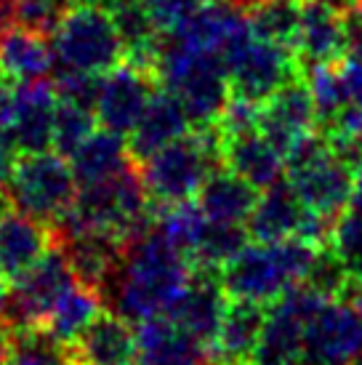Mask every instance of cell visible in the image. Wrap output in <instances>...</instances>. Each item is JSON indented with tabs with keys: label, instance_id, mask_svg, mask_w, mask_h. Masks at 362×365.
I'll use <instances>...</instances> for the list:
<instances>
[{
	"label": "cell",
	"instance_id": "32",
	"mask_svg": "<svg viewBox=\"0 0 362 365\" xmlns=\"http://www.w3.org/2000/svg\"><path fill=\"white\" fill-rule=\"evenodd\" d=\"M301 11L304 0H264L248 11L253 35L293 48L299 24H301Z\"/></svg>",
	"mask_w": 362,
	"mask_h": 365
},
{
	"label": "cell",
	"instance_id": "17",
	"mask_svg": "<svg viewBox=\"0 0 362 365\" xmlns=\"http://www.w3.org/2000/svg\"><path fill=\"white\" fill-rule=\"evenodd\" d=\"M70 365H136L139 339L131 323L115 312H101L72 344Z\"/></svg>",
	"mask_w": 362,
	"mask_h": 365
},
{
	"label": "cell",
	"instance_id": "11",
	"mask_svg": "<svg viewBox=\"0 0 362 365\" xmlns=\"http://www.w3.org/2000/svg\"><path fill=\"white\" fill-rule=\"evenodd\" d=\"M299 56L291 46L262 41L253 35L240 53L229 61L232 93L264 104L274 91H280L288 81L296 78Z\"/></svg>",
	"mask_w": 362,
	"mask_h": 365
},
{
	"label": "cell",
	"instance_id": "31",
	"mask_svg": "<svg viewBox=\"0 0 362 365\" xmlns=\"http://www.w3.org/2000/svg\"><path fill=\"white\" fill-rule=\"evenodd\" d=\"M245 243H248V227L245 224H224L208 219L190 259L195 264V269L222 272L224 264L229 262Z\"/></svg>",
	"mask_w": 362,
	"mask_h": 365
},
{
	"label": "cell",
	"instance_id": "18",
	"mask_svg": "<svg viewBox=\"0 0 362 365\" xmlns=\"http://www.w3.org/2000/svg\"><path fill=\"white\" fill-rule=\"evenodd\" d=\"M299 56V67L306 64H328L341 61L346 53V32H343V14L325 3L304 0L301 24L293 43Z\"/></svg>",
	"mask_w": 362,
	"mask_h": 365
},
{
	"label": "cell",
	"instance_id": "41",
	"mask_svg": "<svg viewBox=\"0 0 362 365\" xmlns=\"http://www.w3.org/2000/svg\"><path fill=\"white\" fill-rule=\"evenodd\" d=\"M219 131L224 133V139L229 136H240V133H251L262 128V104L232 93V99L224 107L222 118L216 120Z\"/></svg>",
	"mask_w": 362,
	"mask_h": 365
},
{
	"label": "cell",
	"instance_id": "3",
	"mask_svg": "<svg viewBox=\"0 0 362 365\" xmlns=\"http://www.w3.org/2000/svg\"><path fill=\"white\" fill-rule=\"evenodd\" d=\"M155 81H160L184 104L195 125L216 123L232 99L227 61L216 53L197 51V48L173 41L168 32H162L160 38Z\"/></svg>",
	"mask_w": 362,
	"mask_h": 365
},
{
	"label": "cell",
	"instance_id": "14",
	"mask_svg": "<svg viewBox=\"0 0 362 365\" xmlns=\"http://www.w3.org/2000/svg\"><path fill=\"white\" fill-rule=\"evenodd\" d=\"M229 302L232 299L224 291L219 274L211 269H195L190 285L184 288V294L165 317L195 341L211 346L224 323Z\"/></svg>",
	"mask_w": 362,
	"mask_h": 365
},
{
	"label": "cell",
	"instance_id": "13",
	"mask_svg": "<svg viewBox=\"0 0 362 365\" xmlns=\"http://www.w3.org/2000/svg\"><path fill=\"white\" fill-rule=\"evenodd\" d=\"M56 104H59L56 86L46 78L14 86V118L9 131L3 133V139L14 147V153H46L53 147Z\"/></svg>",
	"mask_w": 362,
	"mask_h": 365
},
{
	"label": "cell",
	"instance_id": "53",
	"mask_svg": "<svg viewBox=\"0 0 362 365\" xmlns=\"http://www.w3.org/2000/svg\"><path fill=\"white\" fill-rule=\"evenodd\" d=\"M234 3H237V6H242V9L251 11L253 6H259V3H264V0H234Z\"/></svg>",
	"mask_w": 362,
	"mask_h": 365
},
{
	"label": "cell",
	"instance_id": "10",
	"mask_svg": "<svg viewBox=\"0 0 362 365\" xmlns=\"http://www.w3.org/2000/svg\"><path fill=\"white\" fill-rule=\"evenodd\" d=\"M362 352V314L349 302L328 299L304 328V363L349 365Z\"/></svg>",
	"mask_w": 362,
	"mask_h": 365
},
{
	"label": "cell",
	"instance_id": "48",
	"mask_svg": "<svg viewBox=\"0 0 362 365\" xmlns=\"http://www.w3.org/2000/svg\"><path fill=\"white\" fill-rule=\"evenodd\" d=\"M75 6H93V9H115L118 3H123V0H72Z\"/></svg>",
	"mask_w": 362,
	"mask_h": 365
},
{
	"label": "cell",
	"instance_id": "52",
	"mask_svg": "<svg viewBox=\"0 0 362 365\" xmlns=\"http://www.w3.org/2000/svg\"><path fill=\"white\" fill-rule=\"evenodd\" d=\"M11 208H14V205H11L9 195H3V192H0V219H3V216H6V213L11 211Z\"/></svg>",
	"mask_w": 362,
	"mask_h": 365
},
{
	"label": "cell",
	"instance_id": "23",
	"mask_svg": "<svg viewBox=\"0 0 362 365\" xmlns=\"http://www.w3.org/2000/svg\"><path fill=\"white\" fill-rule=\"evenodd\" d=\"M51 245L53 237L48 224L38 222L16 208H11L0 219V267L11 280L27 272L35 262H41Z\"/></svg>",
	"mask_w": 362,
	"mask_h": 365
},
{
	"label": "cell",
	"instance_id": "8",
	"mask_svg": "<svg viewBox=\"0 0 362 365\" xmlns=\"http://www.w3.org/2000/svg\"><path fill=\"white\" fill-rule=\"evenodd\" d=\"M75 283H78V277L72 272L64 251L59 245H51L41 262H35L27 272H21L19 277L11 280L9 296L0 307V314L19 334L43 328L53 304Z\"/></svg>",
	"mask_w": 362,
	"mask_h": 365
},
{
	"label": "cell",
	"instance_id": "45",
	"mask_svg": "<svg viewBox=\"0 0 362 365\" xmlns=\"http://www.w3.org/2000/svg\"><path fill=\"white\" fill-rule=\"evenodd\" d=\"M16 339H19V331L0 314V365L9 363V357L14 355V346H16Z\"/></svg>",
	"mask_w": 362,
	"mask_h": 365
},
{
	"label": "cell",
	"instance_id": "28",
	"mask_svg": "<svg viewBox=\"0 0 362 365\" xmlns=\"http://www.w3.org/2000/svg\"><path fill=\"white\" fill-rule=\"evenodd\" d=\"M304 328L306 320L291 312L280 302H272L267 309L262 339L253 349L248 365H299L304 363Z\"/></svg>",
	"mask_w": 362,
	"mask_h": 365
},
{
	"label": "cell",
	"instance_id": "6",
	"mask_svg": "<svg viewBox=\"0 0 362 365\" xmlns=\"http://www.w3.org/2000/svg\"><path fill=\"white\" fill-rule=\"evenodd\" d=\"M6 195L16 211L53 227L75 203L78 182L70 160L56 150L27 153L14 160Z\"/></svg>",
	"mask_w": 362,
	"mask_h": 365
},
{
	"label": "cell",
	"instance_id": "40",
	"mask_svg": "<svg viewBox=\"0 0 362 365\" xmlns=\"http://www.w3.org/2000/svg\"><path fill=\"white\" fill-rule=\"evenodd\" d=\"M53 86H56L59 99L86 104V107H96L101 75H93V72H81V70H64V67H53Z\"/></svg>",
	"mask_w": 362,
	"mask_h": 365
},
{
	"label": "cell",
	"instance_id": "55",
	"mask_svg": "<svg viewBox=\"0 0 362 365\" xmlns=\"http://www.w3.org/2000/svg\"><path fill=\"white\" fill-rule=\"evenodd\" d=\"M306 365H312V363H306Z\"/></svg>",
	"mask_w": 362,
	"mask_h": 365
},
{
	"label": "cell",
	"instance_id": "51",
	"mask_svg": "<svg viewBox=\"0 0 362 365\" xmlns=\"http://www.w3.org/2000/svg\"><path fill=\"white\" fill-rule=\"evenodd\" d=\"M9 274H6V269H3V267H0V307H3V302H6V296H9Z\"/></svg>",
	"mask_w": 362,
	"mask_h": 365
},
{
	"label": "cell",
	"instance_id": "15",
	"mask_svg": "<svg viewBox=\"0 0 362 365\" xmlns=\"http://www.w3.org/2000/svg\"><path fill=\"white\" fill-rule=\"evenodd\" d=\"M317 125H320V112H317L309 86L301 78L288 81L280 91H274L262 104L259 131L277 144L282 153H288L304 136L320 131Z\"/></svg>",
	"mask_w": 362,
	"mask_h": 365
},
{
	"label": "cell",
	"instance_id": "7",
	"mask_svg": "<svg viewBox=\"0 0 362 365\" xmlns=\"http://www.w3.org/2000/svg\"><path fill=\"white\" fill-rule=\"evenodd\" d=\"M125 59V43L107 9L78 6L53 32V67L104 75Z\"/></svg>",
	"mask_w": 362,
	"mask_h": 365
},
{
	"label": "cell",
	"instance_id": "26",
	"mask_svg": "<svg viewBox=\"0 0 362 365\" xmlns=\"http://www.w3.org/2000/svg\"><path fill=\"white\" fill-rule=\"evenodd\" d=\"M256 200L259 190L227 165L216 168L197 192V205L205 219L224 224H245L256 208Z\"/></svg>",
	"mask_w": 362,
	"mask_h": 365
},
{
	"label": "cell",
	"instance_id": "29",
	"mask_svg": "<svg viewBox=\"0 0 362 365\" xmlns=\"http://www.w3.org/2000/svg\"><path fill=\"white\" fill-rule=\"evenodd\" d=\"M101 307H104V296L99 291H93V288H88V285L83 283H75L53 304V309L48 312L46 323H43V331L53 341L67 346L99 317Z\"/></svg>",
	"mask_w": 362,
	"mask_h": 365
},
{
	"label": "cell",
	"instance_id": "27",
	"mask_svg": "<svg viewBox=\"0 0 362 365\" xmlns=\"http://www.w3.org/2000/svg\"><path fill=\"white\" fill-rule=\"evenodd\" d=\"M53 72V48L46 35L24 27L0 32V75L9 83L43 81Z\"/></svg>",
	"mask_w": 362,
	"mask_h": 365
},
{
	"label": "cell",
	"instance_id": "37",
	"mask_svg": "<svg viewBox=\"0 0 362 365\" xmlns=\"http://www.w3.org/2000/svg\"><path fill=\"white\" fill-rule=\"evenodd\" d=\"M6 365H70L67 346L53 341L43 328L21 331L14 346V355Z\"/></svg>",
	"mask_w": 362,
	"mask_h": 365
},
{
	"label": "cell",
	"instance_id": "47",
	"mask_svg": "<svg viewBox=\"0 0 362 365\" xmlns=\"http://www.w3.org/2000/svg\"><path fill=\"white\" fill-rule=\"evenodd\" d=\"M343 302H349V304L362 314V277H349V283L343 288Z\"/></svg>",
	"mask_w": 362,
	"mask_h": 365
},
{
	"label": "cell",
	"instance_id": "2",
	"mask_svg": "<svg viewBox=\"0 0 362 365\" xmlns=\"http://www.w3.org/2000/svg\"><path fill=\"white\" fill-rule=\"evenodd\" d=\"M317 251V245L301 237H288L277 243H245L224 264L219 277L229 299L269 307L291 285L306 277Z\"/></svg>",
	"mask_w": 362,
	"mask_h": 365
},
{
	"label": "cell",
	"instance_id": "42",
	"mask_svg": "<svg viewBox=\"0 0 362 365\" xmlns=\"http://www.w3.org/2000/svg\"><path fill=\"white\" fill-rule=\"evenodd\" d=\"M205 0H144V6L150 9L155 24L160 27L162 32L173 30L192 9H197Z\"/></svg>",
	"mask_w": 362,
	"mask_h": 365
},
{
	"label": "cell",
	"instance_id": "38",
	"mask_svg": "<svg viewBox=\"0 0 362 365\" xmlns=\"http://www.w3.org/2000/svg\"><path fill=\"white\" fill-rule=\"evenodd\" d=\"M349 277L352 274L343 267L338 254L333 251L331 245H325V248L317 251L312 267H309V272H306V277H304L301 283L312 285L317 294L328 296V299H338L343 294L346 283H349Z\"/></svg>",
	"mask_w": 362,
	"mask_h": 365
},
{
	"label": "cell",
	"instance_id": "16",
	"mask_svg": "<svg viewBox=\"0 0 362 365\" xmlns=\"http://www.w3.org/2000/svg\"><path fill=\"white\" fill-rule=\"evenodd\" d=\"M53 245H59L64 251L78 283L99 291L101 296L107 294V285L112 283L125 256V243L118 235L104 232V230L72 232L61 240H53Z\"/></svg>",
	"mask_w": 362,
	"mask_h": 365
},
{
	"label": "cell",
	"instance_id": "54",
	"mask_svg": "<svg viewBox=\"0 0 362 365\" xmlns=\"http://www.w3.org/2000/svg\"><path fill=\"white\" fill-rule=\"evenodd\" d=\"M349 365H362V352H360V355H357V357H354V360H352V363H349Z\"/></svg>",
	"mask_w": 362,
	"mask_h": 365
},
{
	"label": "cell",
	"instance_id": "34",
	"mask_svg": "<svg viewBox=\"0 0 362 365\" xmlns=\"http://www.w3.org/2000/svg\"><path fill=\"white\" fill-rule=\"evenodd\" d=\"M96 110L78 102L59 99L56 118H53V150L64 158H70L90 133L96 131Z\"/></svg>",
	"mask_w": 362,
	"mask_h": 365
},
{
	"label": "cell",
	"instance_id": "22",
	"mask_svg": "<svg viewBox=\"0 0 362 365\" xmlns=\"http://www.w3.org/2000/svg\"><path fill=\"white\" fill-rule=\"evenodd\" d=\"M224 165L245 182H251L256 190H267L272 184L282 182L285 153L262 131L240 133L224 139Z\"/></svg>",
	"mask_w": 362,
	"mask_h": 365
},
{
	"label": "cell",
	"instance_id": "12",
	"mask_svg": "<svg viewBox=\"0 0 362 365\" xmlns=\"http://www.w3.org/2000/svg\"><path fill=\"white\" fill-rule=\"evenodd\" d=\"M152 83L155 75L131 64L128 59L104 72L93 107L101 128H110L120 136L131 133L152 99Z\"/></svg>",
	"mask_w": 362,
	"mask_h": 365
},
{
	"label": "cell",
	"instance_id": "39",
	"mask_svg": "<svg viewBox=\"0 0 362 365\" xmlns=\"http://www.w3.org/2000/svg\"><path fill=\"white\" fill-rule=\"evenodd\" d=\"M72 0H19L16 27L32 30L38 35H53L64 16L70 14Z\"/></svg>",
	"mask_w": 362,
	"mask_h": 365
},
{
	"label": "cell",
	"instance_id": "21",
	"mask_svg": "<svg viewBox=\"0 0 362 365\" xmlns=\"http://www.w3.org/2000/svg\"><path fill=\"white\" fill-rule=\"evenodd\" d=\"M267 323V304L232 299L224 323L213 339L211 357L216 365H248Z\"/></svg>",
	"mask_w": 362,
	"mask_h": 365
},
{
	"label": "cell",
	"instance_id": "30",
	"mask_svg": "<svg viewBox=\"0 0 362 365\" xmlns=\"http://www.w3.org/2000/svg\"><path fill=\"white\" fill-rule=\"evenodd\" d=\"M205 222L208 219H205L202 208L197 203H192V200L155 203V222H152V227L187 256H192V251H195Z\"/></svg>",
	"mask_w": 362,
	"mask_h": 365
},
{
	"label": "cell",
	"instance_id": "1",
	"mask_svg": "<svg viewBox=\"0 0 362 365\" xmlns=\"http://www.w3.org/2000/svg\"><path fill=\"white\" fill-rule=\"evenodd\" d=\"M192 274L195 264L190 256L152 227L125 245V256L107 285L104 304L128 323L165 317L190 285Z\"/></svg>",
	"mask_w": 362,
	"mask_h": 365
},
{
	"label": "cell",
	"instance_id": "35",
	"mask_svg": "<svg viewBox=\"0 0 362 365\" xmlns=\"http://www.w3.org/2000/svg\"><path fill=\"white\" fill-rule=\"evenodd\" d=\"M110 14L125 43V53L141 46H150L162 35V30L152 19L150 9L144 6V0H123L115 9H110Z\"/></svg>",
	"mask_w": 362,
	"mask_h": 365
},
{
	"label": "cell",
	"instance_id": "50",
	"mask_svg": "<svg viewBox=\"0 0 362 365\" xmlns=\"http://www.w3.org/2000/svg\"><path fill=\"white\" fill-rule=\"evenodd\" d=\"M352 205L354 208H360L362 211V168L357 171V184H354V197H352Z\"/></svg>",
	"mask_w": 362,
	"mask_h": 365
},
{
	"label": "cell",
	"instance_id": "44",
	"mask_svg": "<svg viewBox=\"0 0 362 365\" xmlns=\"http://www.w3.org/2000/svg\"><path fill=\"white\" fill-rule=\"evenodd\" d=\"M14 118V86L0 75V136L9 131Z\"/></svg>",
	"mask_w": 362,
	"mask_h": 365
},
{
	"label": "cell",
	"instance_id": "46",
	"mask_svg": "<svg viewBox=\"0 0 362 365\" xmlns=\"http://www.w3.org/2000/svg\"><path fill=\"white\" fill-rule=\"evenodd\" d=\"M14 160H16L14 147L0 136V190L6 187V182H9V173H11V168H14Z\"/></svg>",
	"mask_w": 362,
	"mask_h": 365
},
{
	"label": "cell",
	"instance_id": "19",
	"mask_svg": "<svg viewBox=\"0 0 362 365\" xmlns=\"http://www.w3.org/2000/svg\"><path fill=\"white\" fill-rule=\"evenodd\" d=\"M136 365H216L211 349L179 331L168 317H152L136 323Z\"/></svg>",
	"mask_w": 362,
	"mask_h": 365
},
{
	"label": "cell",
	"instance_id": "9",
	"mask_svg": "<svg viewBox=\"0 0 362 365\" xmlns=\"http://www.w3.org/2000/svg\"><path fill=\"white\" fill-rule=\"evenodd\" d=\"M168 35L190 48L222 56L227 67L242 46L253 41L248 9L237 6L234 0H205L168 30Z\"/></svg>",
	"mask_w": 362,
	"mask_h": 365
},
{
	"label": "cell",
	"instance_id": "4",
	"mask_svg": "<svg viewBox=\"0 0 362 365\" xmlns=\"http://www.w3.org/2000/svg\"><path fill=\"white\" fill-rule=\"evenodd\" d=\"M222 165L224 133L211 123L147 158L141 163V182L155 203H181L197 197L205 179Z\"/></svg>",
	"mask_w": 362,
	"mask_h": 365
},
{
	"label": "cell",
	"instance_id": "36",
	"mask_svg": "<svg viewBox=\"0 0 362 365\" xmlns=\"http://www.w3.org/2000/svg\"><path fill=\"white\" fill-rule=\"evenodd\" d=\"M352 277H362V211L349 205L333 224L331 243Z\"/></svg>",
	"mask_w": 362,
	"mask_h": 365
},
{
	"label": "cell",
	"instance_id": "25",
	"mask_svg": "<svg viewBox=\"0 0 362 365\" xmlns=\"http://www.w3.org/2000/svg\"><path fill=\"white\" fill-rule=\"evenodd\" d=\"M131 147L125 144V136L101 128L93 131L86 142L70 155V165L75 173L78 187H90V184L107 182L112 176L123 173L133 165Z\"/></svg>",
	"mask_w": 362,
	"mask_h": 365
},
{
	"label": "cell",
	"instance_id": "20",
	"mask_svg": "<svg viewBox=\"0 0 362 365\" xmlns=\"http://www.w3.org/2000/svg\"><path fill=\"white\" fill-rule=\"evenodd\" d=\"M190 115L184 110V104L173 96L168 88L160 93H152L147 110L141 115V120L136 123V128L131 131V155L133 160L144 163L147 158L173 144L176 139L190 133Z\"/></svg>",
	"mask_w": 362,
	"mask_h": 365
},
{
	"label": "cell",
	"instance_id": "49",
	"mask_svg": "<svg viewBox=\"0 0 362 365\" xmlns=\"http://www.w3.org/2000/svg\"><path fill=\"white\" fill-rule=\"evenodd\" d=\"M314 3H325V6H331V9H336V11H349L352 6H357L360 0H314Z\"/></svg>",
	"mask_w": 362,
	"mask_h": 365
},
{
	"label": "cell",
	"instance_id": "33",
	"mask_svg": "<svg viewBox=\"0 0 362 365\" xmlns=\"http://www.w3.org/2000/svg\"><path fill=\"white\" fill-rule=\"evenodd\" d=\"M304 70V81L312 91V99L320 112V123L331 125L343 110H346V96H343L341 72H338V61H328V64H306Z\"/></svg>",
	"mask_w": 362,
	"mask_h": 365
},
{
	"label": "cell",
	"instance_id": "24",
	"mask_svg": "<svg viewBox=\"0 0 362 365\" xmlns=\"http://www.w3.org/2000/svg\"><path fill=\"white\" fill-rule=\"evenodd\" d=\"M304 211H306V205L301 203V197L296 195L291 184L277 182L267 187L264 195H259L256 208L245 227H248V235L259 243L288 240V237L299 235Z\"/></svg>",
	"mask_w": 362,
	"mask_h": 365
},
{
	"label": "cell",
	"instance_id": "5",
	"mask_svg": "<svg viewBox=\"0 0 362 365\" xmlns=\"http://www.w3.org/2000/svg\"><path fill=\"white\" fill-rule=\"evenodd\" d=\"M288 184L306 208L325 216H338L352 205L357 171L331 150L328 136L314 131L285 153Z\"/></svg>",
	"mask_w": 362,
	"mask_h": 365
},
{
	"label": "cell",
	"instance_id": "43",
	"mask_svg": "<svg viewBox=\"0 0 362 365\" xmlns=\"http://www.w3.org/2000/svg\"><path fill=\"white\" fill-rule=\"evenodd\" d=\"M338 72H341L346 107L362 110V56H346V59H341L338 61Z\"/></svg>",
	"mask_w": 362,
	"mask_h": 365
}]
</instances>
